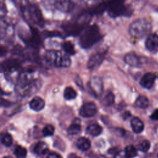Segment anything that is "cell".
<instances>
[{"instance_id":"6da1fadb","label":"cell","mask_w":158,"mask_h":158,"mask_svg":"<svg viewBox=\"0 0 158 158\" xmlns=\"http://www.w3.org/2000/svg\"><path fill=\"white\" fill-rule=\"evenodd\" d=\"M101 38L99 29L96 25H92L86 28L80 37V44L83 48L88 49L96 43Z\"/></svg>"},{"instance_id":"7a4b0ae2","label":"cell","mask_w":158,"mask_h":158,"mask_svg":"<svg viewBox=\"0 0 158 158\" xmlns=\"http://www.w3.org/2000/svg\"><path fill=\"white\" fill-rule=\"evenodd\" d=\"M40 84V81L30 80L26 75L22 74L17 80L15 88L20 95L23 96H30L38 89Z\"/></svg>"},{"instance_id":"3957f363","label":"cell","mask_w":158,"mask_h":158,"mask_svg":"<svg viewBox=\"0 0 158 158\" xmlns=\"http://www.w3.org/2000/svg\"><path fill=\"white\" fill-rule=\"evenodd\" d=\"M128 30L130 35L133 37L142 38L149 33L151 25L145 19H138L130 24Z\"/></svg>"},{"instance_id":"277c9868","label":"cell","mask_w":158,"mask_h":158,"mask_svg":"<svg viewBox=\"0 0 158 158\" xmlns=\"http://www.w3.org/2000/svg\"><path fill=\"white\" fill-rule=\"evenodd\" d=\"M107 11L109 15L112 17L120 15L130 16L132 13L131 8L123 4V1H111L107 3Z\"/></svg>"},{"instance_id":"5b68a950","label":"cell","mask_w":158,"mask_h":158,"mask_svg":"<svg viewBox=\"0 0 158 158\" xmlns=\"http://www.w3.org/2000/svg\"><path fill=\"white\" fill-rule=\"evenodd\" d=\"M71 63L70 59L67 54L59 51H55L52 64L57 67H67Z\"/></svg>"},{"instance_id":"8992f818","label":"cell","mask_w":158,"mask_h":158,"mask_svg":"<svg viewBox=\"0 0 158 158\" xmlns=\"http://www.w3.org/2000/svg\"><path fill=\"white\" fill-rule=\"evenodd\" d=\"M27 9L30 20L33 23L41 26L43 23V19L38 7L35 4H30Z\"/></svg>"},{"instance_id":"52a82bcc","label":"cell","mask_w":158,"mask_h":158,"mask_svg":"<svg viewBox=\"0 0 158 158\" xmlns=\"http://www.w3.org/2000/svg\"><path fill=\"white\" fill-rule=\"evenodd\" d=\"M97 112L98 108L96 105L93 102H88L85 103L81 107L79 114L81 117L88 118L94 116Z\"/></svg>"},{"instance_id":"ba28073f","label":"cell","mask_w":158,"mask_h":158,"mask_svg":"<svg viewBox=\"0 0 158 158\" xmlns=\"http://www.w3.org/2000/svg\"><path fill=\"white\" fill-rule=\"evenodd\" d=\"M104 52H96L93 54L89 59L87 64L88 69L93 70L97 68L103 61L104 58Z\"/></svg>"},{"instance_id":"9c48e42d","label":"cell","mask_w":158,"mask_h":158,"mask_svg":"<svg viewBox=\"0 0 158 158\" xmlns=\"http://www.w3.org/2000/svg\"><path fill=\"white\" fill-rule=\"evenodd\" d=\"M156 75L152 73H145L140 80V85L143 88L146 89H151L155 82Z\"/></svg>"},{"instance_id":"30bf717a","label":"cell","mask_w":158,"mask_h":158,"mask_svg":"<svg viewBox=\"0 0 158 158\" xmlns=\"http://www.w3.org/2000/svg\"><path fill=\"white\" fill-rule=\"evenodd\" d=\"M45 106V102L44 100L39 97L35 96L29 102V107L31 109L35 111H40L42 110Z\"/></svg>"},{"instance_id":"8fae6325","label":"cell","mask_w":158,"mask_h":158,"mask_svg":"<svg viewBox=\"0 0 158 158\" xmlns=\"http://www.w3.org/2000/svg\"><path fill=\"white\" fill-rule=\"evenodd\" d=\"M125 62L131 67H138L141 64V60L139 57L133 53H128L124 57Z\"/></svg>"},{"instance_id":"7c38bea8","label":"cell","mask_w":158,"mask_h":158,"mask_svg":"<svg viewBox=\"0 0 158 158\" xmlns=\"http://www.w3.org/2000/svg\"><path fill=\"white\" fill-rule=\"evenodd\" d=\"M145 45L149 51H154L158 48V35L151 34L146 39Z\"/></svg>"},{"instance_id":"4fadbf2b","label":"cell","mask_w":158,"mask_h":158,"mask_svg":"<svg viewBox=\"0 0 158 158\" xmlns=\"http://www.w3.org/2000/svg\"><path fill=\"white\" fill-rule=\"evenodd\" d=\"M89 86L95 95L99 94L98 93H101L102 91V85L101 80L99 78H93L89 83Z\"/></svg>"},{"instance_id":"5bb4252c","label":"cell","mask_w":158,"mask_h":158,"mask_svg":"<svg viewBox=\"0 0 158 158\" xmlns=\"http://www.w3.org/2000/svg\"><path fill=\"white\" fill-rule=\"evenodd\" d=\"M131 127L136 133H140L144 130V123L138 117H133L131 120Z\"/></svg>"},{"instance_id":"9a60e30c","label":"cell","mask_w":158,"mask_h":158,"mask_svg":"<svg viewBox=\"0 0 158 158\" xmlns=\"http://www.w3.org/2000/svg\"><path fill=\"white\" fill-rule=\"evenodd\" d=\"M19 67V64L15 60H7L4 62V64L1 65L2 70H4V72H12L17 70Z\"/></svg>"},{"instance_id":"2e32d148","label":"cell","mask_w":158,"mask_h":158,"mask_svg":"<svg viewBox=\"0 0 158 158\" xmlns=\"http://www.w3.org/2000/svg\"><path fill=\"white\" fill-rule=\"evenodd\" d=\"M77 146L81 151H86L91 147V142L88 138L81 137L77 141Z\"/></svg>"},{"instance_id":"e0dca14e","label":"cell","mask_w":158,"mask_h":158,"mask_svg":"<svg viewBox=\"0 0 158 158\" xmlns=\"http://www.w3.org/2000/svg\"><path fill=\"white\" fill-rule=\"evenodd\" d=\"M102 131V127L96 123L91 124L86 128V132L93 136H97L99 135Z\"/></svg>"},{"instance_id":"ac0fdd59","label":"cell","mask_w":158,"mask_h":158,"mask_svg":"<svg viewBox=\"0 0 158 158\" xmlns=\"http://www.w3.org/2000/svg\"><path fill=\"white\" fill-rule=\"evenodd\" d=\"M49 148L48 145L43 141H40L36 144L34 148V151L38 155H44L48 151Z\"/></svg>"},{"instance_id":"d6986e66","label":"cell","mask_w":158,"mask_h":158,"mask_svg":"<svg viewBox=\"0 0 158 158\" xmlns=\"http://www.w3.org/2000/svg\"><path fill=\"white\" fill-rule=\"evenodd\" d=\"M101 102L103 105L106 106H111L114 102V96L112 93L107 91L102 96L101 99Z\"/></svg>"},{"instance_id":"ffe728a7","label":"cell","mask_w":158,"mask_h":158,"mask_svg":"<svg viewBox=\"0 0 158 158\" xmlns=\"http://www.w3.org/2000/svg\"><path fill=\"white\" fill-rule=\"evenodd\" d=\"M135 104L136 106L141 109H146L149 105V101L146 96L141 95L137 98Z\"/></svg>"},{"instance_id":"44dd1931","label":"cell","mask_w":158,"mask_h":158,"mask_svg":"<svg viewBox=\"0 0 158 158\" xmlns=\"http://www.w3.org/2000/svg\"><path fill=\"white\" fill-rule=\"evenodd\" d=\"M77 96L76 91L71 86L66 87L64 91V98L67 100L75 99Z\"/></svg>"},{"instance_id":"7402d4cb","label":"cell","mask_w":158,"mask_h":158,"mask_svg":"<svg viewBox=\"0 0 158 158\" xmlns=\"http://www.w3.org/2000/svg\"><path fill=\"white\" fill-rule=\"evenodd\" d=\"M73 4H71V2L69 1H57L56 6L60 10L62 11H69L71 9Z\"/></svg>"},{"instance_id":"603a6c76","label":"cell","mask_w":158,"mask_h":158,"mask_svg":"<svg viewBox=\"0 0 158 158\" xmlns=\"http://www.w3.org/2000/svg\"><path fill=\"white\" fill-rule=\"evenodd\" d=\"M81 131V126L79 123L74 122L72 123L67 129V132L69 135H73L78 134Z\"/></svg>"},{"instance_id":"cb8c5ba5","label":"cell","mask_w":158,"mask_h":158,"mask_svg":"<svg viewBox=\"0 0 158 158\" xmlns=\"http://www.w3.org/2000/svg\"><path fill=\"white\" fill-rule=\"evenodd\" d=\"M62 47H63V49H64L65 52L66 54H67L68 55L69 54L73 55L75 52L74 46H73V44L70 41H66V42L64 43Z\"/></svg>"},{"instance_id":"d4e9b609","label":"cell","mask_w":158,"mask_h":158,"mask_svg":"<svg viewBox=\"0 0 158 158\" xmlns=\"http://www.w3.org/2000/svg\"><path fill=\"white\" fill-rule=\"evenodd\" d=\"M14 154L18 158H25L27 156V149L21 146H17L15 149Z\"/></svg>"},{"instance_id":"484cf974","label":"cell","mask_w":158,"mask_h":158,"mask_svg":"<svg viewBox=\"0 0 158 158\" xmlns=\"http://www.w3.org/2000/svg\"><path fill=\"white\" fill-rule=\"evenodd\" d=\"M107 4H106L105 2L101 3V4H98V6H96V7H93L91 10V12H92V14H102L103 12V11L106 9H107Z\"/></svg>"},{"instance_id":"4316f807","label":"cell","mask_w":158,"mask_h":158,"mask_svg":"<svg viewBox=\"0 0 158 158\" xmlns=\"http://www.w3.org/2000/svg\"><path fill=\"white\" fill-rule=\"evenodd\" d=\"M1 142L3 145L6 147H9L12 144V138L10 135L5 133L1 137Z\"/></svg>"},{"instance_id":"83f0119b","label":"cell","mask_w":158,"mask_h":158,"mask_svg":"<svg viewBox=\"0 0 158 158\" xmlns=\"http://www.w3.org/2000/svg\"><path fill=\"white\" fill-rule=\"evenodd\" d=\"M125 152L131 158H133L137 154V151L136 148L132 145H128L125 147Z\"/></svg>"},{"instance_id":"f1b7e54d","label":"cell","mask_w":158,"mask_h":158,"mask_svg":"<svg viewBox=\"0 0 158 158\" xmlns=\"http://www.w3.org/2000/svg\"><path fill=\"white\" fill-rule=\"evenodd\" d=\"M54 132V128L52 125H46L43 129L42 133L44 136H52Z\"/></svg>"},{"instance_id":"f546056e","label":"cell","mask_w":158,"mask_h":158,"mask_svg":"<svg viewBox=\"0 0 158 158\" xmlns=\"http://www.w3.org/2000/svg\"><path fill=\"white\" fill-rule=\"evenodd\" d=\"M150 146L151 144L148 140H143L138 145V149L139 151L143 152H146L149 149Z\"/></svg>"},{"instance_id":"4dcf8cb0","label":"cell","mask_w":158,"mask_h":158,"mask_svg":"<svg viewBox=\"0 0 158 158\" xmlns=\"http://www.w3.org/2000/svg\"><path fill=\"white\" fill-rule=\"evenodd\" d=\"M114 158H131L125 152V151H120L117 152L115 155Z\"/></svg>"},{"instance_id":"1f68e13d","label":"cell","mask_w":158,"mask_h":158,"mask_svg":"<svg viewBox=\"0 0 158 158\" xmlns=\"http://www.w3.org/2000/svg\"><path fill=\"white\" fill-rule=\"evenodd\" d=\"M150 118L153 120H158V109H156L151 114Z\"/></svg>"},{"instance_id":"d6a6232c","label":"cell","mask_w":158,"mask_h":158,"mask_svg":"<svg viewBox=\"0 0 158 158\" xmlns=\"http://www.w3.org/2000/svg\"><path fill=\"white\" fill-rule=\"evenodd\" d=\"M48 158H62V157L56 152H51L48 156Z\"/></svg>"},{"instance_id":"836d02e7","label":"cell","mask_w":158,"mask_h":158,"mask_svg":"<svg viewBox=\"0 0 158 158\" xmlns=\"http://www.w3.org/2000/svg\"><path fill=\"white\" fill-rule=\"evenodd\" d=\"M130 115H131L130 112L127 111V112H125L123 114V118L125 119V118H127L129 117Z\"/></svg>"},{"instance_id":"e575fe53","label":"cell","mask_w":158,"mask_h":158,"mask_svg":"<svg viewBox=\"0 0 158 158\" xmlns=\"http://www.w3.org/2000/svg\"><path fill=\"white\" fill-rule=\"evenodd\" d=\"M3 158H13V157H11V156H7L4 157Z\"/></svg>"},{"instance_id":"d590c367","label":"cell","mask_w":158,"mask_h":158,"mask_svg":"<svg viewBox=\"0 0 158 158\" xmlns=\"http://www.w3.org/2000/svg\"><path fill=\"white\" fill-rule=\"evenodd\" d=\"M75 158H80V157H75Z\"/></svg>"}]
</instances>
